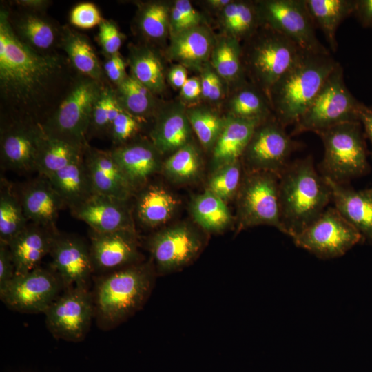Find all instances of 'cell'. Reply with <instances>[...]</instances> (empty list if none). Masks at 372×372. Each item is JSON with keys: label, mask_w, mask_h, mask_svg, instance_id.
Listing matches in <instances>:
<instances>
[{"label": "cell", "mask_w": 372, "mask_h": 372, "mask_svg": "<svg viewBox=\"0 0 372 372\" xmlns=\"http://www.w3.org/2000/svg\"><path fill=\"white\" fill-rule=\"evenodd\" d=\"M324 145L321 174L343 185L369 170L367 151L360 122H347L319 132Z\"/></svg>", "instance_id": "6"}, {"label": "cell", "mask_w": 372, "mask_h": 372, "mask_svg": "<svg viewBox=\"0 0 372 372\" xmlns=\"http://www.w3.org/2000/svg\"><path fill=\"white\" fill-rule=\"evenodd\" d=\"M230 110L231 116L258 121L273 116L269 98L251 87H242L234 94Z\"/></svg>", "instance_id": "38"}, {"label": "cell", "mask_w": 372, "mask_h": 372, "mask_svg": "<svg viewBox=\"0 0 372 372\" xmlns=\"http://www.w3.org/2000/svg\"><path fill=\"white\" fill-rule=\"evenodd\" d=\"M221 94H222V83L219 77L217 76L211 87L208 99L212 101H216L220 98Z\"/></svg>", "instance_id": "57"}, {"label": "cell", "mask_w": 372, "mask_h": 372, "mask_svg": "<svg viewBox=\"0 0 372 372\" xmlns=\"http://www.w3.org/2000/svg\"><path fill=\"white\" fill-rule=\"evenodd\" d=\"M15 3L30 11L38 12L47 8L49 1L44 0H20L15 1Z\"/></svg>", "instance_id": "56"}, {"label": "cell", "mask_w": 372, "mask_h": 372, "mask_svg": "<svg viewBox=\"0 0 372 372\" xmlns=\"http://www.w3.org/2000/svg\"><path fill=\"white\" fill-rule=\"evenodd\" d=\"M44 314L46 326L54 338L79 342L95 316L93 296L87 288L64 289Z\"/></svg>", "instance_id": "14"}, {"label": "cell", "mask_w": 372, "mask_h": 372, "mask_svg": "<svg viewBox=\"0 0 372 372\" xmlns=\"http://www.w3.org/2000/svg\"><path fill=\"white\" fill-rule=\"evenodd\" d=\"M19 196L28 221L57 231L56 221L65 205L45 176L28 183Z\"/></svg>", "instance_id": "21"}, {"label": "cell", "mask_w": 372, "mask_h": 372, "mask_svg": "<svg viewBox=\"0 0 372 372\" xmlns=\"http://www.w3.org/2000/svg\"><path fill=\"white\" fill-rule=\"evenodd\" d=\"M112 155L134 190L162 167L160 154L152 143L138 142L118 146Z\"/></svg>", "instance_id": "24"}, {"label": "cell", "mask_w": 372, "mask_h": 372, "mask_svg": "<svg viewBox=\"0 0 372 372\" xmlns=\"http://www.w3.org/2000/svg\"><path fill=\"white\" fill-rule=\"evenodd\" d=\"M181 94L187 100L197 99L202 94L201 82L198 78L187 79L181 87Z\"/></svg>", "instance_id": "52"}, {"label": "cell", "mask_w": 372, "mask_h": 372, "mask_svg": "<svg viewBox=\"0 0 372 372\" xmlns=\"http://www.w3.org/2000/svg\"><path fill=\"white\" fill-rule=\"evenodd\" d=\"M265 25L255 35L247 55V65L254 82L267 96L295 63L303 50L292 40Z\"/></svg>", "instance_id": "8"}, {"label": "cell", "mask_w": 372, "mask_h": 372, "mask_svg": "<svg viewBox=\"0 0 372 372\" xmlns=\"http://www.w3.org/2000/svg\"><path fill=\"white\" fill-rule=\"evenodd\" d=\"M132 76L152 92H158L164 87L161 63L157 56L145 48H134L129 61Z\"/></svg>", "instance_id": "36"}, {"label": "cell", "mask_w": 372, "mask_h": 372, "mask_svg": "<svg viewBox=\"0 0 372 372\" xmlns=\"http://www.w3.org/2000/svg\"><path fill=\"white\" fill-rule=\"evenodd\" d=\"M103 72L116 85L127 76L125 63L119 53L107 56L103 65Z\"/></svg>", "instance_id": "50"}, {"label": "cell", "mask_w": 372, "mask_h": 372, "mask_svg": "<svg viewBox=\"0 0 372 372\" xmlns=\"http://www.w3.org/2000/svg\"><path fill=\"white\" fill-rule=\"evenodd\" d=\"M256 5L262 25L286 36L304 51L330 52L316 37L304 0H267Z\"/></svg>", "instance_id": "12"}, {"label": "cell", "mask_w": 372, "mask_h": 372, "mask_svg": "<svg viewBox=\"0 0 372 372\" xmlns=\"http://www.w3.org/2000/svg\"><path fill=\"white\" fill-rule=\"evenodd\" d=\"M371 189H372V187H371Z\"/></svg>", "instance_id": "59"}, {"label": "cell", "mask_w": 372, "mask_h": 372, "mask_svg": "<svg viewBox=\"0 0 372 372\" xmlns=\"http://www.w3.org/2000/svg\"><path fill=\"white\" fill-rule=\"evenodd\" d=\"M230 0H210L208 3L214 8H223V9L230 3Z\"/></svg>", "instance_id": "58"}, {"label": "cell", "mask_w": 372, "mask_h": 372, "mask_svg": "<svg viewBox=\"0 0 372 372\" xmlns=\"http://www.w3.org/2000/svg\"><path fill=\"white\" fill-rule=\"evenodd\" d=\"M9 19L17 37L26 45L37 52L47 54L56 41L59 31L48 19L36 12L22 13Z\"/></svg>", "instance_id": "28"}, {"label": "cell", "mask_w": 372, "mask_h": 372, "mask_svg": "<svg viewBox=\"0 0 372 372\" xmlns=\"http://www.w3.org/2000/svg\"><path fill=\"white\" fill-rule=\"evenodd\" d=\"M326 179L334 207L362 235L364 242L372 244V189L355 190L346 185Z\"/></svg>", "instance_id": "22"}, {"label": "cell", "mask_w": 372, "mask_h": 372, "mask_svg": "<svg viewBox=\"0 0 372 372\" xmlns=\"http://www.w3.org/2000/svg\"><path fill=\"white\" fill-rule=\"evenodd\" d=\"M103 87L85 76L75 79L57 107L40 123L43 132L85 149L92 111Z\"/></svg>", "instance_id": "5"}, {"label": "cell", "mask_w": 372, "mask_h": 372, "mask_svg": "<svg viewBox=\"0 0 372 372\" xmlns=\"http://www.w3.org/2000/svg\"><path fill=\"white\" fill-rule=\"evenodd\" d=\"M28 219L19 198L12 186L1 180L0 242L9 245L28 225Z\"/></svg>", "instance_id": "35"}, {"label": "cell", "mask_w": 372, "mask_h": 372, "mask_svg": "<svg viewBox=\"0 0 372 372\" xmlns=\"http://www.w3.org/2000/svg\"><path fill=\"white\" fill-rule=\"evenodd\" d=\"M261 122L231 115L225 118L223 130L214 146V169L240 160L256 127Z\"/></svg>", "instance_id": "25"}, {"label": "cell", "mask_w": 372, "mask_h": 372, "mask_svg": "<svg viewBox=\"0 0 372 372\" xmlns=\"http://www.w3.org/2000/svg\"><path fill=\"white\" fill-rule=\"evenodd\" d=\"M84 153L87 168L94 194L128 200L135 191L114 159L111 151L92 148Z\"/></svg>", "instance_id": "20"}, {"label": "cell", "mask_w": 372, "mask_h": 372, "mask_svg": "<svg viewBox=\"0 0 372 372\" xmlns=\"http://www.w3.org/2000/svg\"><path fill=\"white\" fill-rule=\"evenodd\" d=\"M238 228L260 225L284 233L280 219L279 176L267 172H247L237 194Z\"/></svg>", "instance_id": "9"}, {"label": "cell", "mask_w": 372, "mask_h": 372, "mask_svg": "<svg viewBox=\"0 0 372 372\" xmlns=\"http://www.w3.org/2000/svg\"><path fill=\"white\" fill-rule=\"evenodd\" d=\"M45 177L71 210L94 194L83 158Z\"/></svg>", "instance_id": "26"}, {"label": "cell", "mask_w": 372, "mask_h": 372, "mask_svg": "<svg viewBox=\"0 0 372 372\" xmlns=\"http://www.w3.org/2000/svg\"><path fill=\"white\" fill-rule=\"evenodd\" d=\"M272 116L259 123L242 156L247 172H267L280 176L293 151L300 147Z\"/></svg>", "instance_id": "11"}, {"label": "cell", "mask_w": 372, "mask_h": 372, "mask_svg": "<svg viewBox=\"0 0 372 372\" xmlns=\"http://www.w3.org/2000/svg\"><path fill=\"white\" fill-rule=\"evenodd\" d=\"M291 238L297 247L322 259L340 257L364 242L360 233L334 207H327Z\"/></svg>", "instance_id": "10"}, {"label": "cell", "mask_w": 372, "mask_h": 372, "mask_svg": "<svg viewBox=\"0 0 372 372\" xmlns=\"http://www.w3.org/2000/svg\"><path fill=\"white\" fill-rule=\"evenodd\" d=\"M360 121L372 147V107L364 104L360 112Z\"/></svg>", "instance_id": "54"}, {"label": "cell", "mask_w": 372, "mask_h": 372, "mask_svg": "<svg viewBox=\"0 0 372 372\" xmlns=\"http://www.w3.org/2000/svg\"><path fill=\"white\" fill-rule=\"evenodd\" d=\"M161 169L174 182L187 183L200 174L202 161L197 149L189 143L174 152L164 162Z\"/></svg>", "instance_id": "37"}, {"label": "cell", "mask_w": 372, "mask_h": 372, "mask_svg": "<svg viewBox=\"0 0 372 372\" xmlns=\"http://www.w3.org/2000/svg\"><path fill=\"white\" fill-rule=\"evenodd\" d=\"M84 151L85 149L63 140L49 136L42 130L39 145L36 171L40 175L48 176L83 159Z\"/></svg>", "instance_id": "32"}, {"label": "cell", "mask_w": 372, "mask_h": 372, "mask_svg": "<svg viewBox=\"0 0 372 372\" xmlns=\"http://www.w3.org/2000/svg\"><path fill=\"white\" fill-rule=\"evenodd\" d=\"M242 168V163L238 160L215 169L207 189L225 202L232 198L237 195L243 178Z\"/></svg>", "instance_id": "42"}, {"label": "cell", "mask_w": 372, "mask_h": 372, "mask_svg": "<svg viewBox=\"0 0 372 372\" xmlns=\"http://www.w3.org/2000/svg\"><path fill=\"white\" fill-rule=\"evenodd\" d=\"M353 14L362 26L372 28V0H355Z\"/></svg>", "instance_id": "51"}, {"label": "cell", "mask_w": 372, "mask_h": 372, "mask_svg": "<svg viewBox=\"0 0 372 372\" xmlns=\"http://www.w3.org/2000/svg\"><path fill=\"white\" fill-rule=\"evenodd\" d=\"M71 65L56 53L42 54L14 33L9 12H0V91L3 104L16 114L10 121L39 123L37 116L58 91Z\"/></svg>", "instance_id": "1"}, {"label": "cell", "mask_w": 372, "mask_h": 372, "mask_svg": "<svg viewBox=\"0 0 372 372\" xmlns=\"http://www.w3.org/2000/svg\"><path fill=\"white\" fill-rule=\"evenodd\" d=\"M64 291L56 272L41 266L14 278L0 293L1 301L10 309L26 313H44Z\"/></svg>", "instance_id": "13"}, {"label": "cell", "mask_w": 372, "mask_h": 372, "mask_svg": "<svg viewBox=\"0 0 372 372\" xmlns=\"http://www.w3.org/2000/svg\"><path fill=\"white\" fill-rule=\"evenodd\" d=\"M211 63L220 76L227 80L239 78L242 66L237 39L234 37L223 39L212 52Z\"/></svg>", "instance_id": "40"}, {"label": "cell", "mask_w": 372, "mask_h": 372, "mask_svg": "<svg viewBox=\"0 0 372 372\" xmlns=\"http://www.w3.org/2000/svg\"><path fill=\"white\" fill-rule=\"evenodd\" d=\"M280 219L292 238L316 220L331 201L330 187L311 156L290 162L279 176Z\"/></svg>", "instance_id": "2"}, {"label": "cell", "mask_w": 372, "mask_h": 372, "mask_svg": "<svg viewBox=\"0 0 372 372\" xmlns=\"http://www.w3.org/2000/svg\"><path fill=\"white\" fill-rule=\"evenodd\" d=\"M152 92L132 76L116 85V99L121 107L136 118L147 115L152 110Z\"/></svg>", "instance_id": "39"}, {"label": "cell", "mask_w": 372, "mask_h": 372, "mask_svg": "<svg viewBox=\"0 0 372 372\" xmlns=\"http://www.w3.org/2000/svg\"><path fill=\"white\" fill-rule=\"evenodd\" d=\"M50 267L60 278L64 289L72 287L88 289L94 271L90 246L81 238L58 234L50 252Z\"/></svg>", "instance_id": "17"}, {"label": "cell", "mask_w": 372, "mask_h": 372, "mask_svg": "<svg viewBox=\"0 0 372 372\" xmlns=\"http://www.w3.org/2000/svg\"><path fill=\"white\" fill-rule=\"evenodd\" d=\"M90 251L94 270L111 272L141 262L136 231L91 230Z\"/></svg>", "instance_id": "18"}, {"label": "cell", "mask_w": 372, "mask_h": 372, "mask_svg": "<svg viewBox=\"0 0 372 372\" xmlns=\"http://www.w3.org/2000/svg\"><path fill=\"white\" fill-rule=\"evenodd\" d=\"M191 127L187 114L172 110L157 121L150 134L152 144L160 154L174 153L189 143Z\"/></svg>", "instance_id": "30"}, {"label": "cell", "mask_w": 372, "mask_h": 372, "mask_svg": "<svg viewBox=\"0 0 372 372\" xmlns=\"http://www.w3.org/2000/svg\"><path fill=\"white\" fill-rule=\"evenodd\" d=\"M122 109L115 91L108 87H103L92 111L87 136L91 134H108L114 120Z\"/></svg>", "instance_id": "41"}, {"label": "cell", "mask_w": 372, "mask_h": 372, "mask_svg": "<svg viewBox=\"0 0 372 372\" xmlns=\"http://www.w3.org/2000/svg\"><path fill=\"white\" fill-rule=\"evenodd\" d=\"M192 130L206 149L214 146L225 123L217 114L203 109L189 110L187 114Z\"/></svg>", "instance_id": "43"}, {"label": "cell", "mask_w": 372, "mask_h": 372, "mask_svg": "<svg viewBox=\"0 0 372 372\" xmlns=\"http://www.w3.org/2000/svg\"><path fill=\"white\" fill-rule=\"evenodd\" d=\"M191 211L196 223L208 232H220L232 222L225 201L208 189L193 199Z\"/></svg>", "instance_id": "34"}, {"label": "cell", "mask_w": 372, "mask_h": 372, "mask_svg": "<svg viewBox=\"0 0 372 372\" xmlns=\"http://www.w3.org/2000/svg\"><path fill=\"white\" fill-rule=\"evenodd\" d=\"M315 27L321 30L333 52H336V32L340 23L354 13L355 0H304Z\"/></svg>", "instance_id": "27"}, {"label": "cell", "mask_w": 372, "mask_h": 372, "mask_svg": "<svg viewBox=\"0 0 372 372\" xmlns=\"http://www.w3.org/2000/svg\"><path fill=\"white\" fill-rule=\"evenodd\" d=\"M339 63L330 52H302L269 94L273 115L284 127L296 123Z\"/></svg>", "instance_id": "4"}, {"label": "cell", "mask_w": 372, "mask_h": 372, "mask_svg": "<svg viewBox=\"0 0 372 372\" xmlns=\"http://www.w3.org/2000/svg\"><path fill=\"white\" fill-rule=\"evenodd\" d=\"M138 23L145 36L155 39L163 37L168 25L167 8L160 3L145 6L140 12Z\"/></svg>", "instance_id": "44"}, {"label": "cell", "mask_w": 372, "mask_h": 372, "mask_svg": "<svg viewBox=\"0 0 372 372\" xmlns=\"http://www.w3.org/2000/svg\"><path fill=\"white\" fill-rule=\"evenodd\" d=\"M99 26L98 41L103 52L107 56L118 53L123 34L116 24L113 21L103 19Z\"/></svg>", "instance_id": "47"}, {"label": "cell", "mask_w": 372, "mask_h": 372, "mask_svg": "<svg viewBox=\"0 0 372 372\" xmlns=\"http://www.w3.org/2000/svg\"><path fill=\"white\" fill-rule=\"evenodd\" d=\"M15 276V267L9 246L0 242V293Z\"/></svg>", "instance_id": "49"}, {"label": "cell", "mask_w": 372, "mask_h": 372, "mask_svg": "<svg viewBox=\"0 0 372 372\" xmlns=\"http://www.w3.org/2000/svg\"><path fill=\"white\" fill-rule=\"evenodd\" d=\"M169 79L172 85L181 88L188 79L185 68L182 65L174 66L169 72Z\"/></svg>", "instance_id": "53"}, {"label": "cell", "mask_w": 372, "mask_h": 372, "mask_svg": "<svg viewBox=\"0 0 372 372\" xmlns=\"http://www.w3.org/2000/svg\"><path fill=\"white\" fill-rule=\"evenodd\" d=\"M211 48L209 34L197 26L173 35L169 53L184 65L198 66L209 56Z\"/></svg>", "instance_id": "33"}, {"label": "cell", "mask_w": 372, "mask_h": 372, "mask_svg": "<svg viewBox=\"0 0 372 372\" xmlns=\"http://www.w3.org/2000/svg\"><path fill=\"white\" fill-rule=\"evenodd\" d=\"M70 19L74 26L83 29L99 25L103 21L99 9L92 3H82L75 6Z\"/></svg>", "instance_id": "48"}, {"label": "cell", "mask_w": 372, "mask_h": 372, "mask_svg": "<svg viewBox=\"0 0 372 372\" xmlns=\"http://www.w3.org/2000/svg\"><path fill=\"white\" fill-rule=\"evenodd\" d=\"M217 75L211 70H207L204 72L200 82L202 94L205 98H209L211 87Z\"/></svg>", "instance_id": "55"}, {"label": "cell", "mask_w": 372, "mask_h": 372, "mask_svg": "<svg viewBox=\"0 0 372 372\" xmlns=\"http://www.w3.org/2000/svg\"><path fill=\"white\" fill-rule=\"evenodd\" d=\"M200 15L189 1L178 0L170 16V25L173 35L198 26Z\"/></svg>", "instance_id": "45"}, {"label": "cell", "mask_w": 372, "mask_h": 372, "mask_svg": "<svg viewBox=\"0 0 372 372\" xmlns=\"http://www.w3.org/2000/svg\"><path fill=\"white\" fill-rule=\"evenodd\" d=\"M178 206L176 197L157 185L145 187L136 203V214L145 226L156 227L171 219Z\"/></svg>", "instance_id": "31"}, {"label": "cell", "mask_w": 372, "mask_h": 372, "mask_svg": "<svg viewBox=\"0 0 372 372\" xmlns=\"http://www.w3.org/2000/svg\"><path fill=\"white\" fill-rule=\"evenodd\" d=\"M364 105L347 88L344 81L343 68L339 63L294 125L291 135L305 132L317 134L343 123L360 122V112Z\"/></svg>", "instance_id": "7"}, {"label": "cell", "mask_w": 372, "mask_h": 372, "mask_svg": "<svg viewBox=\"0 0 372 372\" xmlns=\"http://www.w3.org/2000/svg\"><path fill=\"white\" fill-rule=\"evenodd\" d=\"M59 41L73 68L82 76L102 82L103 69L85 35L63 28L61 30Z\"/></svg>", "instance_id": "29"}, {"label": "cell", "mask_w": 372, "mask_h": 372, "mask_svg": "<svg viewBox=\"0 0 372 372\" xmlns=\"http://www.w3.org/2000/svg\"><path fill=\"white\" fill-rule=\"evenodd\" d=\"M58 231L30 223L8 245L15 267V274H22L40 266L50 254Z\"/></svg>", "instance_id": "23"}, {"label": "cell", "mask_w": 372, "mask_h": 372, "mask_svg": "<svg viewBox=\"0 0 372 372\" xmlns=\"http://www.w3.org/2000/svg\"><path fill=\"white\" fill-rule=\"evenodd\" d=\"M138 128L137 118L122 109L114 120L109 134L115 143L123 144L135 135Z\"/></svg>", "instance_id": "46"}, {"label": "cell", "mask_w": 372, "mask_h": 372, "mask_svg": "<svg viewBox=\"0 0 372 372\" xmlns=\"http://www.w3.org/2000/svg\"><path fill=\"white\" fill-rule=\"evenodd\" d=\"M127 202L94 194L71 211L76 218L87 223L96 232L136 231Z\"/></svg>", "instance_id": "19"}, {"label": "cell", "mask_w": 372, "mask_h": 372, "mask_svg": "<svg viewBox=\"0 0 372 372\" xmlns=\"http://www.w3.org/2000/svg\"><path fill=\"white\" fill-rule=\"evenodd\" d=\"M152 262L136 263L101 276L92 293L95 317L103 329L119 325L138 311L154 288Z\"/></svg>", "instance_id": "3"}, {"label": "cell", "mask_w": 372, "mask_h": 372, "mask_svg": "<svg viewBox=\"0 0 372 372\" xmlns=\"http://www.w3.org/2000/svg\"><path fill=\"white\" fill-rule=\"evenodd\" d=\"M39 123L10 121L1 129V163L19 173L36 171L41 135Z\"/></svg>", "instance_id": "16"}, {"label": "cell", "mask_w": 372, "mask_h": 372, "mask_svg": "<svg viewBox=\"0 0 372 372\" xmlns=\"http://www.w3.org/2000/svg\"><path fill=\"white\" fill-rule=\"evenodd\" d=\"M205 245L202 236L191 226L179 224L154 234L149 240L156 274L176 272L193 262Z\"/></svg>", "instance_id": "15"}]
</instances>
